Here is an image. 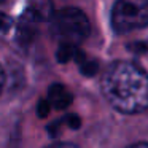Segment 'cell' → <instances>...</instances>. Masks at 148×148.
<instances>
[{"mask_svg": "<svg viewBox=\"0 0 148 148\" xmlns=\"http://www.w3.org/2000/svg\"><path fill=\"white\" fill-rule=\"evenodd\" d=\"M112 26L116 32L127 34L148 26V0H119L113 5Z\"/></svg>", "mask_w": 148, "mask_h": 148, "instance_id": "cell-3", "label": "cell"}, {"mask_svg": "<svg viewBox=\"0 0 148 148\" xmlns=\"http://www.w3.org/2000/svg\"><path fill=\"white\" fill-rule=\"evenodd\" d=\"M49 102L48 100H42V102H40V105H38V113H40V116H45L46 113L49 112Z\"/></svg>", "mask_w": 148, "mask_h": 148, "instance_id": "cell-7", "label": "cell"}, {"mask_svg": "<svg viewBox=\"0 0 148 148\" xmlns=\"http://www.w3.org/2000/svg\"><path fill=\"white\" fill-rule=\"evenodd\" d=\"M127 148H148V143L147 142H137V143H132Z\"/></svg>", "mask_w": 148, "mask_h": 148, "instance_id": "cell-8", "label": "cell"}, {"mask_svg": "<svg viewBox=\"0 0 148 148\" xmlns=\"http://www.w3.org/2000/svg\"><path fill=\"white\" fill-rule=\"evenodd\" d=\"M100 86L105 99L118 112L134 115L148 108V73L134 62L110 64L102 75Z\"/></svg>", "mask_w": 148, "mask_h": 148, "instance_id": "cell-1", "label": "cell"}, {"mask_svg": "<svg viewBox=\"0 0 148 148\" xmlns=\"http://www.w3.org/2000/svg\"><path fill=\"white\" fill-rule=\"evenodd\" d=\"M45 148H78V147L73 143H67V142H56V143H51Z\"/></svg>", "mask_w": 148, "mask_h": 148, "instance_id": "cell-6", "label": "cell"}, {"mask_svg": "<svg viewBox=\"0 0 148 148\" xmlns=\"http://www.w3.org/2000/svg\"><path fill=\"white\" fill-rule=\"evenodd\" d=\"M48 102L51 107H54L58 110L65 108L72 102V94L62 84H53L48 91Z\"/></svg>", "mask_w": 148, "mask_h": 148, "instance_id": "cell-4", "label": "cell"}, {"mask_svg": "<svg viewBox=\"0 0 148 148\" xmlns=\"http://www.w3.org/2000/svg\"><path fill=\"white\" fill-rule=\"evenodd\" d=\"M10 26H11V18L8 14H5L3 11H0V32L8 30Z\"/></svg>", "mask_w": 148, "mask_h": 148, "instance_id": "cell-5", "label": "cell"}, {"mask_svg": "<svg viewBox=\"0 0 148 148\" xmlns=\"http://www.w3.org/2000/svg\"><path fill=\"white\" fill-rule=\"evenodd\" d=\"M3 84H5V72H3V67L0 65V91H2Z\"/></svg>", "mask_w": 148, "mask_h": 148, "instance_id": "cell-9", "label": "cell"}, {"mask_svg": "<svg viewBox=\"0 0 148 148\" xmlns=\"http://www.w3.org/2000/svg\"><path fill=\"white\" fill-rule=\"evenodd\" d=\"M51 35L61 43V46H73L88 38L91 32V24L88 16L75 7H67L56 11L51 18Z\"/></svg>", "mask_w": 148, "mask_h": 148, "instance_id": "cell-2", "label": "cell"}]
</instances>
